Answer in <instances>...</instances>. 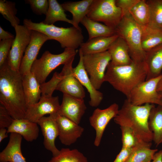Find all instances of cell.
Wrapping results in <instances>:
<instances>
[{
	"label": "cell",
	"instance_id": "obj_1",
	"mask_svg": "<svg viewBox=\"0 0 162 162\" xmlns=\"http://www.w3.org/2000/svg\"><path fill=\"white\" fill-rule=\"evenodd\" d=\"M0 103L14 119L24 118L27 109L22 75L12 70L7 60L0 66Z\"/></svg>",
	"mask_w": 162,
	"mask_h": 162
},
{
	"label": "cell",
	"instance_id": "obj_2",
	"mask_svg": "<svg viewBox=\"0 0 162 162\" xmlns=\"http://www.w3.org/2000/svg\"><path fill=\"white\" fill-rule=\"evenodd\" d=\"M147 72L145 62L133 61L130 64L120 66L113 65L110 62L106 69L104 81L127 98L134 88L146 80Z\"/></svg>",
	"mask_w": 162,
	"mask_h": 162
},
{
	"label": "cell",
	"instance_id": "obj_3",
	"mask_svg": "<svg viewBox=\"0 0 162 162\" xmlns=\"http://www.w3.org/2000/svg\"><path fill=\"white\" fill-rule=\"evenodd\" d=\"M154 106L149 104L135 105L126 99L114 118V121L120 127L130 128L142 141L151 142L153 135L148 127V120L151 110Z\"/></svg>",
	"mask_w": 162,
	"mask_h": 162
},
{
	"label": "cell",
	"instance_id": "obj_4",
	"mask_svg": "<svg viewBox=\"0 0 162 162\" xmlns=\"http://www.w3.org/2000/svg\"><path fill=\"white\" fill-rule=\"evenodd\" d=\"M23 25L30 29L41 33L46 35L50 40L58 41L61 47L77 50L83 42L84 37L81 28L73 26L68 28L56 26L54 24L47 25L42 21L33 22L31 20L25 19Z\"/></svg>",
	"mask_w": 162,
	"mask_h": 162
},
{
	"label": "cell",
	"instance_id": "obj_5",
	"mask_svg": "<svg viewBox=\"0 0 162 162\" xmlns=\"http://www.w3.org/2000/svg\"><path fill=\"white\" fill-rule=\"evenodd\" d=\"M115 30L116 34L122 38L128 45L133 61L144 62L146 52L142 46L140 25L130 15L122 17Z\"/></svg>",
	"mask_w": 162,
	"mask_h": 162
},
{
	"label": "cell",
	"instance_id": "obj_6",
	"mask_svg": "<svg viewBox=\"0 0 162 162\" xmlns=\"http://www.w3.org/2000/svg\"><path fill=\"white\" fill-rule=\"evenodd\" d=\"M78 51L77 50L65 48L62 52L55 54L46 51L40 58L37 59L34 61L32 66L31 72L40 84H42L45 82L46 78L52 71L75 57Z\"/></svg>",
	"mask_w": 162,
	"mask_h": 162
},
{
	"label": "cell",
	"instance_id": "obj_7",
	"mask_svg": "<svg viewBox=\"0 0 162 162\" xmlns=\"http://www.w3.org/2000/svg\"><path fill=\"white\" fill-rule=\"evenodd\" d=\"M86 16L114 29L123 17L116 0H93Z\"/></svg>",
	"mask_w": 162,
	"mask_h": 162
},
{
	"label": "cell",
	"instance_id": "obj_8",
	"mask_svg": "<svg viewBox=\"0 0 162 162\" xmlns=\"http://www.w3.org/2000/svg\"><path fill=\"white\" fill-rule=\"evenodd\" d=\"M84 68L92 84L99 89L105 82L104 78L107 67L111 61L108 51L103 52L83 55Z\"/></svg>",
	"mask_w": 162,
	"mask_h": 162
},
{
	"label": "cell",
	"instance_id": "obj_9",
	"mask_svg": "<svg viewBox=\"0 0 162 162\" xmlns=\"http://www.w3.org/2000/svg\"><path fill=\"white\" fill-rule=\"evenodd\" d=\"M162 74L140 83L131 91L127 99L132 104L140 106L146 104L160 105V98L157 88Z\"/></svg>",
	"mask_w": 162,
	"mask_h": 162
},
{
	"label": "cell",
	"instance_id": "obj_10",
	"mask_svg": "<svg viewBox=\"0 0 162 162\" xmlns=\"http://www.w3.org/2000/svg\"><path fill=\"white\" fill-rule=\"evenodd\" d=\"M14 28L16 36L7 60L12 70L19 71L25 52L31 40L32 30L24 25H18Z\"/></svg>",
	"mask_w": 162,
	"mask_h": 162
},
{
	"label": "cell",
	"instance_id": "obj_11",
	"mask_svg": "<svg viewBox=\"0 0 162 162\" xmlns=\"http://www.w3.org/2000/svg\"><path fill=\"white\" fill-rule=\"evenodd\" d=\"M74 58L73 57L64 64L62 70L64 76L56 90L62 92L63 94L84 99L86 96L85 89L73 72L72 64Z\"/></svg>",
	"mask_w": 162,
	"mask_h": 162
},
{
	"label": "cell",
	"instance_id": "obj_12",
	"mask_svg": "<svg viewBox=\"0 0 162 162\" xmlns=\"http://www.w3.org/2000/svg\"><path fill=\"white\" fill-rule=\"evenodd\" d=\"M60 105L58 96L41 95L38 103L27 106L24 118L37 123L45 115L58 114Z\"/></svg>",
	"mask_w": 162,
	"mask_h": 162
},
{
	"label": "cell",
	"instance_id": "obj_13",
	"mask_svg": "<svg viewBox=\"0 0 162 162\" xmlns=\"http://www.w3.org/2000/svg\"><path fill=\"white\" fill-rule=\"evenodd\" d=\"M119 107L114 103L104 109H95L90 117L89 121L91 125L96 132L94 145L98 147L100 145L104 130L110 121L117 114Z\"/></svg>",
	"mask_w": 162,
	"mask_h": 162
},
{
	"label": "cell",
	"instance_id": "obj_14",
	"mask_svg": "<svg viewBox=\"0 0 162 162\" xmlns=\"http://www.w3.org/2000/svg\"><path fill=\"white\" fill-rule=\"evenodd\" d=\"M49 40V38L45 34L32 30L31 40L25 50L20 65L19 71L22 75L31 71L32 66L37 59L41 48Z\"/></svg>",
	"mask_w": 162,
	"mask_h": 162
},
{
	"label": "cell",
	"instance_id": "obj_15",
	"mask_svg": "<svg viewBox=\"0 0 162 162\" xmlns=\"http://www.w3.org/2000/svg\"><path fill=\"white\" fill-rule=\"evenodd\" d=\"M58 114L50 115L44 116L38 122L44 136L43 144L45 148L50 151L53 157L57 156L60 150L56 147L55 140L59 135V131L56 120Z\"/></svg>",
	"mask_w": 162,
	"mask_h": 162
},
{
	"label": "cell",
	"instance_id": "obj_16",
	"mask_svg": "<svg viewBox=\"0 0 162 162\" xmlns=\"http://www.w3.org/2000/svg\"><path fill=\"white\" fill-rule=\"evenodd\" d=\"M86 109L83 99L63 94L58 115L64 116L79 124Z\"/></svg>",
	"mask_w": 162,
	"mask_h": 162
},
{
	"label": "cell",
	"instance_id": "obj_17",
	"mask_svg": "<svg viewBox=\"0 0 162 162\" xmlns=\"http://www.w3.org/2000/svg\"><path fill=\"white\" fill-rule=\"evenodd\" d=\"M56 120L61 142L70 146L75 143L84 131V128L67 117L58 115Z\"/></svg>",
	"mask_w": 162,
	"mask_h": 162
},
{
	"label": "cell",
	"instance_id": "obj_18",
	"mask_svg": "<svg viewBox=\"0 0 162 162\" xmlns=\"http://www.w3.org/2000/svg\"><path fill=\"white\" fill-rule=\"evenodd\" d=\"M80 59L77 66L73 68L75 76L83 86L87 89L89 94V105L93 107L98 106L103 98V93L96 89L92 84L84 67L83 62V54L81 50H79Z\"/></svg>",
	"mask_w": 162,
	"mask_h": 162
},
{
	"label": "cell",
	"instance_id": "obj_19",
	"mask_svg": "<svg viewBox=\"0 0 162 162\" xmlns=\"http://www.w3.org/2000/svg\"><path fill=\"white\" fill-rule=\"evenodd\" d=\"M22 138L19 134L10 133L7 145L0 153V162H27L21 151Z\"/></svg>",
	"mask_w": 162,
	"mask_h": 162
},
{
	"label": "cell",
	"instance_id": "obj_20",
	"mask_svg": "<svg viewBox=\"0 0 162 162\" xmlns=\"http://www.w3.org/2000/svg\"><path fill=\"white\" fill-rule=\"evenodd\" d=\"M107 51L111 57L110 62L113 65H127L130 64L133 61L130 55L128 45L119 36L112 44Z\"/></svg>",
	"mask_w": 162,
	"mask_h": 162
},
{
	"label": "cell",
	"instance_id": "obj_21",
	"mask_svg": "<svg viewBox=\"0 0 162 162\" xmlns=\"http://www.w3.org/2000/svg\"><path fill=\"white\" fill-rule=\"evenodd\" d=\"M38 124L25 118L14 119L8 128L7 133L19 134L27 141L31 142L38 137L39 128Z\"/></svg>",
	"mask_w": 162,
	"mask_h": 162
},
{
	"label": "cell",
	"instance_id": "obj_22",
	"mask_svg": "<svg viewBox=\"0 0 162 162\" xmlns=\"http://www.w3.org/2000/svg\"><path fill=\"white\" fill-rule=\"evenodd\" d=\"M22 85L26 103L28 105L38 103L41 96L40 84L31 71L22 75Z\"/></svg>",
	"mask_w": 162,
	"mask_h": 162
},
{
	"label": "cell",
	"instance_id": "obj_23",
	"mask_svg": "<svg viewBox=\"0 0 162 162\" xmlns=\"http://www.w3.org/2000/svg\"><path fill=\"white\" fill-rule=\"evenodd\" d=\"M144 62L147 70L146 80L162 74V44L146 52Z\"/></svg>",
	"mask_w": 162,
	"mask_h": 162
},
{
	"label": "cell",
	"instance_id": "obj_24",
	"mask_svg": "<svg viewBox=\"0 0 162 162\" xmlns=\"http://www.w3.org/2000/svg\"><path fill=\"white\" fill-rule=\"evenodd\" d=\"M93 0H82L76 2H67L61 4L65 11L72 15L71 20L73 26L81 28L79 26L83 19L87 16Z\"/></svg>",
	"mask_w": 162,
	"mask_h": 162
},
{
	"label": "cell",
	"instance_id": "obj_25",
	"mask_svg": "<svg viewBox=\"0 0 162 162\" xmlns=\"http://www.w3.org/2000/svg\"><path fill=\"white\" fill-rule=\"evenodd\" d=\"M116 34L110 37H100L83 42L80 49L83 55L99 53L107 51L112 44L118 38Z\"/></svg>",
	"mask_w": 162,
	"mask_h": 162
},
{
	"label": "cell",
	"instance_id": "obj_26",
	"mask_svg": "<svg viewBox=\"0 0 162 162\" xmlns=\"http://www.w3.org/2000/svg\"><path fill=\"white\" fill-rule=\"evenodd\" d=\"M140 26L142 46L146 52L162 44V30L148 25Z\"/></svg>",
	"mask_w": 162,
	"mask_h": 162
},
{
	"label": "cell",
	"instance_id": "obj_27",
	"mask_svg": "<svg viewBox=\"0 0 162 162\" xmlns=\"http://www.w3.org/2000/svg\"><path fill=\"white\" fill-rule=\"evenodd\" d=\"M153 141L157 146L162 143V106H154L151 110L148 120Z\"/></svg>",
	"mask_w": 162,
	"mask_h": 162
},
{
	"label": "cell",
	"instance_id": "obj_28",
	"mask_svg": "<svg viewBox=\"0 0 162 162\" xmlns=\"http://www.w3.org/2000/svg\"><path fill=\"white\" fill-rule=\"evenodd\" d=\"M80 23L88 32V40L100 37H110L116 34L115 29L91 20L86 16Z\"/></svg>",
	"mask_w": 162,
	"mask_h": 162
},
{
	"label": "cell",
	"instance_id": "obj_29",
	"mask_svg": "<svg viewBox=\"0 0 162 162\" xmlns=\"http://www.w3.org/2000/svg\"><path fill=\"white\" fill-rule=\"evenodd\" d=\"M49 7L45 15L44 20L42 21L47 25L54 24L56 22L62 21L73 25L72 21L67 17L65 10L61 4L56 0H49Z\"/></svg>",
	"mask_w": 162,
	"mask_h": 162
},
{
	"label": "cell",
	"instance_id": "obj_30",
	"mask_svg": "<svg viewBox=\"0 0 162 162\" xmlns=\"http://www.w3.org/2000/svg\"><path fill=\"white\" fill-rule=\"evenodd\" d=\"M151 142H147L134 148L124 162H150L157 149H152Z\"/></svg>",
	"mask_w": 162,
	"mask_h": 162
},
{
	"label": "cell",
	"instance_id": "obj_31",
	"mask_svg": "<svg viewBox=\"0 0 162 162\" xmlns=\"http://www.w3.org/2000/svg\"><path fill=\"white\" fill-rule=\"evenodd\" d=\"M134 20L141 25L148 24L150 16L149 7L146 0H140L130 11Z\"/></svg>",
	"mask_w": 162,
	"mask_h": 162
},
{
	"label": "cell",
	"instance_id": "obj_32",
	"mask_svg": "<svg viewBox=\"0 0 162 162\" xmlns=\"http://www.w3.org/2000/svg\"><path fill=\"white\" fill-rule=\"evenodd\" d=\"M48 162H88L87 158L76 149L62 148L57 156Z\"/></svg>",
	"mask_w": 162,
	"mask_h": 162
},
{
	"label": "cell",
	"instance_id": "obj_33",
	"mask_svg": "<svg viewBox=\"0 0 162 162\" xmlns=\"http://www.w3.org/2000/svg\"><path fill=\"white\" fill-rule=\"evenodd\" d=\"M150 16L148 25L162 30V0H148Z\"/></svg>",
	"mask_w": 162,
	"mask_h": 162
},
{
	"label": "cell",
	"instance_id": "obj_34",
	"mask_svg": "<svg viewBox=\"0 0 162 162\" xmlns=\"http://www.w3.org/2000/svg\"><path fill=\"white\" fill-rule=\"evenodd\" d=\"M15 2L6 0H0V13L14 28L19 25V19L16 16L17 9Z\"/></svg>",
	"mask_w": 162,
	"mask_h": 162
},
{
	"label": "cell",
	"instance_id": "obj_35",
	"mask_svg": "<svg viewBox=\"0 0 162 162\" xmlns=\"http://www.w3.org/2000/svg\"><path fill=\"white\" fill-rule=\"evenodd\" d=\"M120 128L122 132V147L134 148L147 143L140 139L129 128L122 126H120Z\"/></svg>",
	"mask_w": 162,
	"mask_h": 162
},
{
	"label": "cell",
	"instance_id": "obj_36",
	"mask_svg": "<svg viewBox=\"0 0 162 162\" xmlns=\"http://www.w3.org/2000/svg\"><path fill=\"white\" fill-rule=\"evenodd\" d=\"M63 76V73L62 71L59 73L55 72L49 81L41 84V95L52 96L53 92L56 90L58 84Z\"/></svg>",
	"mask_w": 162,
	"mask_h": 162
},
{
	"label": "cell",
	"instance_id": "obj_37",
	"mask_svg": "<svg viewBox=\"0 0 162 162\" xmlns=\"http://www.w3.org/2000/svg\"><path fill=\"white\" fill-rule=\"evenodd\" d=\"M26 4H29L32 11L38 15H46L48 8V1L47 0H26Z\"/></svg>",
	"mask_w": 162,
	"mask_h": 162
},
{
	"label": "cell",
	"instance_id": "obj_38",
	"mask_svg": "<svg viewBox=\"0 0 162 162\" xmlns=\"http://www.w3.org/2000/svg\"><path fill=\"white\" fill-rule=\"evenodd\" d=\"M14 38L0 41V66L7 60Z\"/></svg>",
	"mask_w": 162,
	"mask_h": 162
},
{
	"label": "cell",
	"instance_id": "obj_39",
	"mask_svg": "<svg viewBox=\"0 0 162 162\" xmlns=\"http://www.w3.org/2000/svg\"><path fill=\"white\" fill-rule=\"evenodd\" d=\"M139 0H116V3L121 9L123 17L130 15V10Z\"/></svg>",
	"mask_w": 162,
	"mask_h": 162
},
{
	"label": "cell",
	"instance_id": "obj_40",
	"mask_svg": "<svg viewBox=\"0 0 162 162\" xmlns=\"http://www.w3.org/2000/svg\"><path fill=\"white\" fill-rule=\"evenodd\" d=\"M14 119L7 109L0 105V128H8L12 124Z\"/></svg>",
	"mask_w": 162,
	"mask_h": 162
},
{
	"label": "cell",
	"instance_id": "obj_41",
	"mask_svg": "<svg viewBox=\"0 0 162 162\" xmlns=\"http://www.w3.org/2000/svg\"><path fill=\"white\" fill-rule=\"evenodd\" d=\"M134 148H127L122 147L120 152L113 162H124Z\"/></svg>",
	"mask_w": 162,
	"mask_h": 162
},
{
	"label": "cell",
	"instance_id": "obj_42",
	"mask_svg": "<svg viewBox=\"0 0 162 162\" xmlns=\"http://www.w3.org/2000/svg\"><path fill=\"white\" fill-rule=\"evenodd\" d=\"M10 38H14V35L11 33L5 31L0 26V41Z\"/></svg>",
	"mask_w": 162,
	"mask_h": 162
},
{
	"label": "cell",
	"instance_id": "obj_43",
	"mask_svg": "<svg viewBox=\"0 0 162 162\" xmlns=\"http://www.w3.org/2000/svg\"><path fill=\"white\" fill-rule=\"evenodd\" d=\"M150 162H162V150L156 152Z\"/></svg>",
	"mask_w": 162,
	"mask_h": 162
},
{
	"label": "cell",
	"instance_id": "obj_44",
	"mask_svg": "<svg viewBox=\"0 0 162 162\" xmlns=\"http://www.w3.org/2000/svg\"><path fill=\"white\" fill-rule=\"evenodd\" d=\"M7 130L5 128H0V142L4 138L8 137Z\"/></svg>",
	"mask_w": 162,
	"mask_h": 162
},
{
	"label": "cell",
	"instance_id": "obj_45",
	"mask_svg": "<svg viewBox=\"0 0 162 162\" xmlns=\"http://www.w3.org/2000/svg\"><path fill=\"white\" fill-rule=\"evenodd\" d=\"M157 90L158 92L162 91V79L160 80L158 83Z\"/></svg>",
	"mask_w": 162,
	"mask_h": 162
},
{
	"label": "cell",
	"instance_id": "obj_46",
	"mask_svg": "<svg viewBox=\"0 0 162 162\" xmlns=\"http://www.w3.org/2000/svg\"><path fill=\"white\" fill-rule=\"evenodd\" d=\"M158 92L159 94L160 98V104L159 105L162 106V91H161Z\"/></svg>",
	"mask_w": 162,
	"mask_h": 162
}]
</instances>
